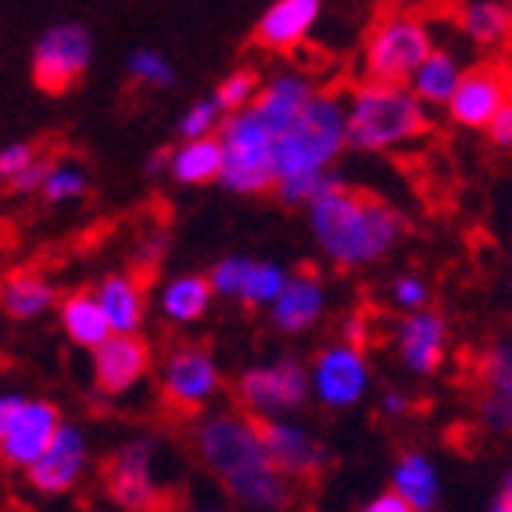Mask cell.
<instances>
[{"mask_svg":"<svg viewBox=\"0 0 512 512\" xmlns=\"http://www.w3.org/2000/svg\"><path fill=\"white\" fill-rule=\"evenodd\" d=\"M194 452L230 502L244 509H283L291 505V477L276 470L262 441V427L248 412H212L197 423Z\"/></svg>","mask_w":512,"mask_h":512,"instance_id":"cell-1","label":"cell"},{"mask_svg":"<svg viewBox=\"0 0 512 512\" xmlns=\"http://www.w3.org/2000/svg\"><path fill=\"white\" fill-rule=\"evenodd\" d=\"M308 230L316 248L341 269H366L384 262L409 233V219L384 197L355 190L333 176L308 205Z\"/></svg>","mask_w":512,"mask_h":512,"instance_id":"cell-2","label":"cell"},{"mask_svg":"<svg viewBox=\"0 0 512 512\" xmlns=\"http://www.w3.org/2000/svg\"><path fill=\"white\" fill-rule=\"evenodd\" d=\"M348 111V147L355 151H394L419 140L430 129L423 101L409 83L366 79L344 97Z\"/></svg>","mask_w":512,"mask_h":512,"instance_id":"cell-3","label":"cell"},{"mask_svg":"<svg viewBox=\"0 0 512 512\" xmlns=\"http://www.w3.org/2000/svg\"><path fill=\"white\" fill-rule=\"evenodd\" d=\"M348 147L344 97L319 90L291 126L276 133V183L294 176H326Z\"/></svg>","mask_w":512,"mask_h":512,"instance_id":"cell-4","label":"cell"},{"mask_svg":"<svg viewBox=\"0 0 512 512\" xmlns=\"http://www.w3.org/2000/svg\"><path fill=\"white\" fill-rule=\"evenodd\" d=\"M222 176L219 187L251 197L276 190V129L255 108L230 111L219 126Z\"/></svg>","mask_w":512,"mask_h":512,"instance_id":"cell-5","label":"cell"},{"mask_svg":"<svg viewBox=\"0 0 512 512\" xmlns=\"http://www.w3.org/2000/svg\"><path fill=\"white\" fill-rule=\"evenodd\" d=\"M430 51H434L430 29L416 15H409V11H387L384 18H376V26L366 36V51H362L366 79L409 83Z\"/></svg>","mask_w":512,"mask_h":512,"instance_id":"cell-6","label":"cell"},{"mask_svg":"<svg viewBox=\"0 0 512 512\" xmlns=\"http://www.w3.org/2000/svg\"><path fill=\"white\" fill-rule=\"evenodd\" d=\"M237 398L244 405V412L255 419L294 416L312 398L308 366L301 359H294V355L248 366L237 376Z\"/></svg>","mask_w":512,"mask_h":512,"instance_id":"cell-7","label":"cell"},{"mask_svg":"<svg viewBox=\"0 0 512 512\" xmlns=\"http://www.w3.org/2000/svg\"><path fill=\"white\" fill-rule=\"evenodd\" d=\"M94 65V36L83 22H54L40 33L29 76L43 94L65 97Z\"/></svg>","mask_w":512,"mask_h":512,"instance_id":"cell-8","label":"cell"},{"mask_svg":"<svg viewBox=\"0 0 512 512\" xmlns=\"http://www.w3.org/2000/svg\"><path fill=\"white\" fill-rule=\"evenodd\" d=\"M162 398L176 412H205L222 394V369L219 359L201 344H183L169 351L158 376Z\"/></svg>","mask_w":512,"mask_h":512,"instance_id":"cell-9","label":"cell"},{"mask_svg":"<svg viewBox=\"0 0 512 512\" xmlns=\"http://www.w3.org/2000/svg\"><path fill=\"white\" fill-rule=\"evenodd\" d=\"M308 380H312V398L323 409H355L369 391V362L359 344H326V348H319L312 366H308Z\"/></svg>","mask_w":512,"mask_h":512,"instance_id":"cell-10","label":"cell"},{"mask_svg":"<svg viewBox=\"0 0 512 512\" xmlns=\"http://www.w3.org/2000/svg\"><path fill=\"white\" fill-rule=\"evenodd\" d=\"M104 487L108 498L119 509L144 512L165 505V487L154 477V444L151 441H129L108 459V473H104Z\"/></svg>","mask_w":512,"mask_h":512,"instance_id":"cell-11","label":"cell"},{"mask_svg":"<svg viewBox=\"0 0 512 512\" xmlns=\"http://www.w3.org/2000/svg\"><path fill=\"white\" fill-rule=\"evenodd\" d=\"M86 470H90V441H86V434L76 423H65V419H61L51 448L29 466L26 480L36 495L65 498L83 484Z\"/></svg>","mask_w":512,"mask_h":512,"instance_id":"cell-12","label":"cell"},{"mask_svg":"<svg viewBox=\"0 0 512 512\" xmlns=\"http://www.w3.org/2000/svg\"><path fill=\"white\" fill-rule=\"evenodd\" d=\"M94 387L104 398H126L151 376V344L144 333H111L108 341L90 351Z\"/></svg>","mask_w":512,"mask_h":512,"instance_id":"cell-13","label":"cell"},{"mask_svg":"<svg viewBox=\"0 0 512 512\" xmlns=\"http://www.w3.org/2000/svg\"><path fill=\"white\" fill-rule=\"evenodd\" d=\"M262 427V441L269 459L276 462V470L287 473L291 480H312L326 470V455L323 441H319L312 430L294 416H276V419H258Z\"/></svg>","mask_w":512,"mask_h":512,"instance_id":"cell-14","label":"cell"},{"mask_svg":"<svg viewBox=\"0 0 512 512\" xmlns=\"http://www.w3.org/2000/svg\"><path fill=\"white\" fill-rule=\"evenodd\" d=\"M58 427H61L58 405L43 402V398H26L22 409L15 412V419H11L8 434L0 437V462L11 466V470L26 473L51 448Z\"/></svg>","mask_w":512,"mask_h":512,"instance_id":"cell-15","label":"cell"},{"mask_svg":"<svg viewBox=\"0 0 512 512\" xmlns=\"http://www.w3.org/2000/svg\"><path fill=\"white\" fill-rule=\"evenodd\" d=\"M394 351L412 376H434L448 351V323L441 312L434 308L405 312V319L394 330Z\"/></svg>","mask_w":512,"mask_h":512,"instance_id":"cell-16","label":"cell"},{"mask_svg":"<svg viewBox=\"0 0 512 512\" xmlns=\"http://www.w3.org/2000/svg\"><path fill=\"white\" fill-rule=\"evenodd\" d=\"M509 97H512V79L505 69L462 72L452 101H448V115L466 129H484Z\"/></svg>","mask_w":512,"mask_h":512,"instance_id":"cell-17","label":"cell"},{"mask_svg":"<svg viewBox=\"0 0 512 512\" xmlns=\"http://www.w3.org/2000/svg\"><path fill=\"white\" fill-rule=\"evenodd\" d=\"M269 316L280 333H308L326 316V287L312 269L287 276L280 298L269 305Z\"/></svg>","mask_w":512,"mask_h":512,"instance_id":"cell-18","label":"cell"},{"mask_svg":"<svg viewBox=\"0 0 512 512\" xmlns=\"http://www.w3.org/2000/svg\"><path fill=\"white\" fill-rule=\"evenodd\" d=\"M323 15V0H273L255 26V43L265 51H294L308 40Z\"/></svg>","mask_w":512,"mask_h":512,"instance_id":"cell-19","label":"cell"},{"mask_svg":"<svg viewBox=\"0 0 512 512\" xmlns=\"http://www.w3.org/2000/svg\"><path fill=\"white\" fill-rule=\"evenodd\" d=\"M316 94H319V86L312 83L305 72H276L273 79L262 83V90H258L251 108H255L276 133H283V129L291 126L301 111L312 104Z\"/></svg>","mask_w":512,"mask_h":512,"instance_id":"cell-20","label":"cell"},{"mask_svg":"<svg viewBox=\"0 0 512 512\" xmlns=\"http://www.w3.org/2000/svg\"><path fill=\"white\" fill-rule=\"evenodd\" d=\"M212 280L208 273H180L169 276V280L158 287V312H162L165 323L172 326H194L212 312Z\"/></svg>","mask_w":512,"mask_h":512,"instance_id":"cell-21","label":"cell"},{"mask_svg":"<svg viewBox=\"0 0 512 512\" xmlns=\"http://www.w3.org/2000/svg\"><path fill=\"white\" fill-rule=\"evenodd\" d=\"M115 333H140L147 323V287L137 273H108L94 287Z\"/></svg>","mask_w":512,"mask_h":512,"instance_id":"cell-22","label":"cell"},{"mask_svg":"<svg viewBox=\"0 0 512 512\" xmlns=\"http://www.w3.org/2000/svg\"><path fill=\"white\" fill-rule=\"evenodd\" d=\"M54 305H58V291L36 269H15L0 283V312L11 323H33V319L47 316Z\"/></svg>","mask_w":512,"mask_h":512,"instance_id":"cell-23","label":"cell"},{"mask_svg":"<svg viewBox=\"0 0 512 512\" xmlns=\"http://www.w3.org/2000/svg\"><path fill=\"white\" fill-rule=\"evenodd\" d=\"M58 323L65 330L76 348L83 351H94L97 344H104L111 337V323H108V312H104L101 298L97 291H76L69 298L58 301Z\"/></svg>","mask_w":512,"mask_h":512,"instance_id":"cell-24","label":"cell"},{"mask_svg":"<svg viewBox=\"0 0 512 512\" xmlns=\"http://www.w3.org/2000/svg\"><path fill=\"white\" fill-rule=\"evenodd\" d=\"M169 176H172V183H180V187H208V183H219V176H222L219 133L180 140V144L172 147Z\"/></svg>","mask_w":512,"mask_h":512,"instance_id":"cell-25","label":"cell"},{"mask_svg":"<svg viewBox=\"0 0 512 512\" xmlns=\"http://www.w3.org/2000/svg\"><path fill=\"white\" fill-rule=\"evenodd\" d=\"M391 487L409 502L412 512H427L441 498V477L427 452H405L398 455L391 473Z\"/></svg>","mask_w":512,"mask_h":512,"instance_id":"cell-26","label":"cell"},{"mask_svg":"<svg viewBox=\"0 0 512 512\" xmlns=\"http://www.w3.org/2000/svg\"><path fill=\"white\" fill-rule=\"evenodd\" d=\"M459 79H462L459 61L448 51H437L434 47V51L423 58V65L416 69V76L409 79V86L423 104H448L455 94V86H459Z\"/></svg>","mask_w":512,"mask_h":512,"instance_id":"cell-27","label":"cell"},{"mask_svg":"<svg viewBox=\"0 0 512 512\" xmlns=\"http://www.w3.org/2000/svg\"><path fill=\"white\" fill-rule=\"evenodd\" d=\"M459 22H462V33L470 36L473 43H484V47L502 43L512 33V15L498 0H470L462 8Z\"/></svg>","mask_w":512,"mask_h":512,"instance_id":"cell-28","label":"cell"},{"mask_svg":"<svg viewBox=\"0 0 512 512\" xmlns=\"http://www.w3.org/2000/svg\"><path fill=\"white\" fill-rule=\"evenodd\" d=\"M126 76L129 83L144 86V90H169L176 86V65L154 47H137L126 58Z\"/></svg>","mask_w":512,"mask_h":512,"instance_id":"cell-29","label":"cell"},{"mask_svg":"<svg viewBox=\"0 0 512 512\" xmlns=\"http://www.w3.org/2000/svg\"><path fill=\"white\" fill-rule=\"evenodd\" d=\"M251 273H255V258H248V255H226V258H219V262L212 265V273H208L215 298L244 305V298H248Z\"/></svg>","mask_w":512,"mask_h":512,"instance_id":"cell-30","label":"cell"},{"mask_svg":"<svg viewBox=\"0 0 512 512\" xmlns=\"http://www.w3.org/2000/svg\"><path fill=\"white\" fill-rule=\"evenodd\" d=\"M90 190V176H86L83 165L76 162H54L47 180L40 187V197L47 205H69V201H79Z\"/></svg>","mask_w":512,"mask_h":512,"instance_id":"cell-31","label":"cell"},{"mask_svg":"<svg viewBox=\"0 0 512 512\" xmlns=\"http://www.w3.org/2000/svg\"><path fill=\"white\" fill-rule=\"evenodd\" d=\"M222 119H226V108L215 101V94L208 97H197L183 108L180 122H176V133L180 140H190V137H208V133H219Z\"/></svg>","mask_w":512,"mask_h":512,"instance_id":"cell-32","label":"cell"},{"mask_svg":"<svg viewBox=\"0 0 512 512\" xmlns=\"http://www.w3.org/2000/svg\"><path fill=\"white\" fill-rule=\"evenodd\" d=\"M258 90H262V79H258V72H251V69H233V72H226V76L215 83V101L226 108V115L230 111H240V108H251L255 104V97H258Z\"/></svg>","mask_w":512,"mask_h":512,"instance_id":"cell-33","label":"cell"},{"mask_svg":"<svg viewBox=\"0 0 512 512\" xmlns=\"http://www.w3.org/2000/svg\"><path fill=\"white\" fill-rule=\"evenodd\" d=\"M287 269L276 262H255V273H251V283H248V298L244 305L248 308H269L276 298H280L283 283H287Z\"/></svg>","mask_w":512,"mask_h":512,"instance_id":"cell-34","label":"cell"},{"mask_svg":"<svg viewBox=\"0 0 512 512\" xmlns=\"http://www.w3.org/2000/svg\"><path fill=\"white\" fill-rule=\"evenodd\" d=\"M391 301L402 312H416V308H427L430 305V287H427V280L423 276H416V273H405V276H398V280L391 283Z\"/></svg>","mask_w":512,"mask_h":512,"instance_id":"cell-35","label":"cell"},{"mask_svg":"<svg viewBox=\"0 0 512 512\" xmlns=\"http://www.w3.org/2000/svg\"><path fill=\"white\" fill-rule=\"evenodd\" d=\"M33 158H40V147L33 140H11V144H4L0 147V180H15Z\"/></svg>","mask_w":512,"mask_h":512,"instance_id":"cell-36","label":"cell"},{"mask_svg":"<svg viewBox=\"0 0 512 512\" xmlns=\"http://www.w3.org/2000/svg\"><path fill=\"white\" fill-rule=\"evenodd\" d=\"M484 380L491 391L512 398V348H498L484 359Z\"/></svg>","mask_w":512,"mask_h":512,"instance_id":"cell-37","label":"cell"},{"mask_svg":"<svg viewBox=\"0 0 512 512\" xmlns=\"http://www.w3.org/2000/svg\"><path fill=\"white\" fill-rule=\"evenodd\" d=\"M480 423L495 434H512V398L491 391V398L480 402Z\"/></svg>","mask_w":512,"mask_h":512,"instance_id":"cell-38","label":"cell"},{"mask_svg":"<svg viewBox=\"0 0 512 512\" xmlns=\"http://www.w3.org/2000/svg\"><path fill=\"white\" fill-rule=\"evenodd\" d=\"M169 233H147V237H140L137 251H133V265L137 269H158V265L165 262V255H169Z\"/></svg>","mask_w":512,"mask_h":512,"instance_id":"cell-39","label":"cell"},{"mask_svg":"<svg viewBox=\"0 0 512 512\" xmlns=\"http://www.w3.org/2000/svg\"><path fill=\"white\" fill-rule=\"evenodd\" d=\"M51 165H54L51 158H47V154H40V158H33L26 169L18 172L15 180H8V187L15 190V194H40V187H43V180H47Z\"/></svg>","mask_w":512,"mask_h":512,"instance_id":"cell-40","label":"cell"},{"mask_svg":"<svg viewBox=\"0 0 512 512\" xmlns=\"http://www.w3.org/2000/svg\"><path fill=\"white\" fill-rule=\"evenodd\" d=\"M487 137L495 147H512V97L495 111V119L487 122Z\"/></svg>","mask_w":512,"mask_h":512,"instance_id":"cell-41","label":"cell"},{"mask_svg":"<svg viewBox=\"0 0 512 512\" xmlns=\"http://www.w3.org/2000/svg\"><path fill=\"white\" fill-rule=\"evenodd\" d=\"M341 341H348V344H366L369 341V323H366V316H359V312H351V316H344V323H341Z\"/></svg>","mask_w":512,"mask_h":512,"instance_id":"cell-42","label":"cell"},{"mask_svg":"<svg viewBox=\"0 0 512 512\" xmlns=\"http://www.w3.org/2000/svg\"><path fill=\"white\" fill-rule=\"evenodd\" d=\"M22 402H26V394H18V391H0V437L8 434L11 419H15V412L22 409Z\"/></svg>","mask_w":512,"mask_h":512,"instance_id":"cell-43","label":"cell"},{"mask_svg":"<svg viewBox=\"0 0 512 512\" xmlns=\"http://www.w3.org/2000/svg\"><path fill=\"white\" fill-rule=\"evenodd\" d=\"M369 512H412L409 509V502H405L394 487H387L384 495H376V498H369V505H366Z\"/></svg>","mask_w":512,"mask_h":512,"instance_id":"cell-44","label":"cell"},{"mask_svg":"<svg viewBox=\"0 0 512 512\" xmlns=\"http://www.w3.org/2000/svg\"><path fill=\"white\" fill-rule=\"evenodd\" d=\"M169 158H172V147H154L151 154L144 158V172L147 176H169Z\"/></svg>","mask_w":512,"mask_h":512,"instance_id":"cell-45","label":"cell"},{"mask_svg":"<svg viewBox=\"0 0 512 512\" xmlns=\"http://www.w3.org/2000/svg\"><path fill=\"white\" fill-rule=\"evenodd\" d=\"M380 409H384L387 416H402V412H409V398H405L402 391H387L384 398H380Z\"/></svg>","mask_w":512,"mask_h":512,"instance_id":"cell-46","label":"cell"},{"mask_svg":"<svg viewBox=\"0 0 512 512\" xmlns=\"http://www.w3.org/2000/svg\"><path fill=\"white\" fill-rule=\"evenodd\" d=\"M495 509H498V512H512V477L505 480V487H502V495H498Z\"/></svg>","mask_w":512,"mask_h":512,"instance_id":"cell-47","label":"cell"},{"mask_svg":"<svg viewBox=\"0 0 512 512\" xmlns=\"http://www.w3.org/2000/svg\"><path fill=\"white\" fill-rule=\"evenodd\" d=\"M509 15H512V8H509Z\"/></svg>","mask_w":512,"mask_h":512,"instance_id":"cell-48","label":"cell"}]
</instances>
